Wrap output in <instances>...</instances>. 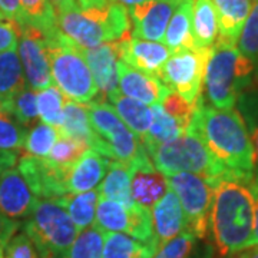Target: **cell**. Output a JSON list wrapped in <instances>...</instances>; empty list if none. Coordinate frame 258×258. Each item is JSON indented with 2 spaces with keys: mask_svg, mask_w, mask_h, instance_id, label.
I'll return each instance as SVG.
<instances>
[{
  "mask_svg": "<svg viewBox=\"0 0 258 258\" xmlns=\"http://www.w3.org/2000/svg\"><path fill=\"white\" fill-rule=\"evenodd\" d=\"M188 128L194 129L235 179L252 184L255 155L248 128L238 109H217L204 102L195 105Z\"/></svg>",
  "mask_w": 258,
  "mask_h": 258,
  "instance_id": "cell-1",
  "label": "cell"
},
{
  "mask_svg": "<svg viewBox=\"0 0 258 258\" xmlns=\"http://www.w3.org/2000/svg\"><path fill=\"white\" fill-rule=\"evenodd\" d=\"M255 195L251 185L238 179H222L214 186L210 228L222 257L251 247L254 232Z\"/></svg>",
  "mask_w": 258,
  "mask_h": 258,
  "instance_id": "cell-2",
  "label": "cell"
},
{
  "mask_svg": "<svg viewBox=\"0 0 258 258\" xmlns=\"http://www.w3.org/2000/svg\"><path fill=\"white\" fill-rule=\"evenodd\" d=\"M255 66L237 45L215 42L205 68L204 91L207 101L217 109H234L251 85Z\"/></svg>",
  "mask_w": 258,
  "mask_h": 258,
  "instance_id": "cell-3",
  "label": "cell"
},
{
  "mask_svg": "<svg viewBox=\"0 0 258 258\" xmlns=\"http://www.w3.org/2000/svg\"><path fill=\"white\" fill-rule=\"evenodd\" d=\"M145 149L152 164L165 176L188 172L201 176L212 186L227 178L235 179L191 128L171 142Z\"/></svg>",
  "mask_w": 258,
  "mask_h": 258,
  "instance_id": "cell-4",
  "label": "cell"
},
{
  "mask_svg": "<svg viewBox=\"0 0 258 258\" xmlns=\"http://www.w3.org/2000/svg\"><path fill=\"white\" fill-rule=\"evenodd\" d=\"M57 16V28L81 47L118 42L131 33L128 9L112 0L102 8L75 10Z\"/></svg>",
  "mask_w": 258,
  "mask_h": 258,
  "instance_id": "cell-5",
  "label": "cell"
},
{
  "mask_svg": "<svg viewBox=\"0 0 258 258\" xmlns=\"http://www.w3.org/2000/svg\"><path fill=\"white\" fill-rule=\"evenodd\" d=\"M47 37L50 75L63 95L71 101L86 105L98 95V88L89 64L78 46L60 30Z\"/></svg>",
  "mask_w": 258,
  "mask_h": 258,
  "instance_id": "cell-6",
  "label": "cell"
},
{
  "mask_svg": "<svg viewBox=\"0 0 258 258\" xmlns=\"http://www.w3.org/2000/svg\"><path fill=\"white\" fill-rule=\"evenodd\" d=\"M86 109L95 134L93 151L128 166L149 157L142 141L125 125L111 103L93 99L86 103Z\"/></svg>",
  "mask_w": 258,
  "mask_h": 258,
  "instance_id": "cell-7",
  "label": "cell"
},
{
  "mask_svg": "<svg viewBox=\"0 0 258 258\" xmlns=\"http://www.w3.org/2000/svg\"><path fill=\"white\" fill-rule=\"evenodd\" d=\"M22 231L33 241L42 258L59 257L81 232L66 210L55 200H39L23 222Z\"/></svg>",
  "mask_w": 258,
  "mask_h": 258,
  "instance_id": "cell-8",
  "label": "cell"
},
{
  "mask_svg": "<svg viewBox=\"0 0 258 258\" xmlns=\"http://www.w3.org/2000/svg\"><path fill=\"white\" fill-rule=\"evenodd\" d=\"M169 188L176 194L185 217V231L195 238H205L210 228L214 186L204 178L188 172L166 176Z\"/></svg>",
  "mask_w": 258,
  "mask_h": 258,
  "instance_id": "cell-9",
  "label": "cell"
},
{
  "mask_svg": "<svg viewBox=\"0 0 258 258\" xmlns=\"http://www.w3.org/2000/svg\"><path fill=\"white\" fill-rule=\"evenodd\" d=\"M211 49H185L169 56L159 81L182 99L197 105L201 98L205 68Z\"/></svg>",
  "mask_w": 258,
  "mask_h": 258,
  "instance_id": "cell-10",
  "label": "cell"
},
{
  "mask_svg": "<svg viewBox=\"0 0 258 258\" xmlns=\"http://www.w3.org/2000/svg\"><path fill=\"white\" fill-rule=\"evenodd\" d=\"M95 225L103 232H120L144 242H155L151 210L139 205L125 207L106 198L99 200ZM158 247V245H157Z\"/></svg>",
  "mask_w": 258,
  "mask_h": 258,
  "instance_id": "cell-11",
  "label": "cell"
},
{
  "mask_svg": "<svg viewBox=\"0 0 258 258\" xmlns=\"http://www.w3.org/2000/svg\"><path fill=\"white\" fill-rule=\"evenodd\" d=\"M18 47L26 82L35 91H40L50 86L52 75L47 53L46 35L30 25L22 26Z\"/></svg>",
  "mask_w": 258,
  "mask_h": 258,
  "instance_id": "cell-12",
  "label": "cell"
},
{
  "mask_svg": "<svg viewBox=\"0 0 258 258\" xmlns=\"http://www.w3.org/2000/svg\"><path fill=\"white\" fill-rule=\"evenodd\" d=\"M181 0H147L128 8L131 35L138 39L164 43L168 23Z\"/></svg>",
  "mask_w": 258,
  "mask_h": 258,
  "instance_id": "cell-13",
  "label": "cell"
},
{
  "mask_svg": "<svg viewBox=\"0 0 258 258\" xmlns=\"http://www.w3.org/2000/svg\"><path fill=\"white\" fill-rule=\"evenodd\" d=\"M18 169L37 200H55L66 195V172L53 166L46 158L22 154L18 158Z\"/></svg>",
  "mask_w": 258,
  "mask_h": 258,
  "instance_id": "cell-14",
  "label": "cell"
},
{
  "mask_svg": "<svg viewBox=\"0 0 258 258\" xmlns=\"http://www.w3.org/2000/svg\"><path fill=\"white\" fill-rule=\"evenodd\" d=\"M82 53L89 64V69L98 88V101L108 102L113 95L119 93V40L103 43L95 47H82Z\"/></svg>",
  "mask_w": 258,
  "mask_h": 258,
  "instance_id": "cell-15",
  "label": "cell"
},
{
  "mask_svg": "<svg viewBox=\"0 0 258 258\" xmlns=\"http://www.w3.org/2000/svg\"><path fill=\"white\" fill-rule=\"evenodd\" d=\"M39 201L18 168L0 174V212L10 220H26Z\"/></svg>",
  "mask_w": 258,
  "mask_h": 258,
  "instance_id": "cell-16",
  "label": "cell"
},
{
  "mask_svg": "<svg viewBox=\"0 0 258 258\" xmlns=\"http://www.w3.org/2000/svg\"><path fill=\"white\" fill-rule=\"evenodd\" d=\"M172 52L161 42H151L134 37L131 33L119 40L120 60L129 66L147 72L159 79L161 71Z\"/></svg>",
  "mask_w": 258,
  "mask_h": 258,
  "instance_id": "cell-17",
  "label": "cell"
},
{
  "mask_svg": "<svg viewBox=\"0 0 258 258\" xmlns=\"http://www.w3.org/2000/svg\"><path fill=\"white\" fill-rule=\"evenodd\" d=\"M118 86L122 95L148 106L161 103L171 92L158 78L138 71L122 60L118 63Z\"/></svg>",
  "mask_w": 258,
  "mask_h": 258,
  "instance_id": "cell-18",
  "label": "cell"
},
{
  "mask_svg": "<svg viewBox=\"0 0 258 258\" xmlns=\"http://www.w3.org/2000/svg\"><path fill=\"white\" fill-rule=\"evenodd\" d=\"M169 191L166 176L148 157L131 166V195L134 203L151 210Z\"/></svg>",
  "mask_w": 258,
  "mask_h": 258,
  "instance_id": "cell-19",
  "label": "cell"
},
{
  "mask_svg": "<svg viewBox=\"0 0 258 258\" xmlns=\"http://www.w3.org/2000/svg\"><path fill=\"white\" fill-rule=\"evenodd\" d=\"M111 159L93 149H86L83 155L66 172L64 186L68 194H81L98 188L106 175Z\"/></svg>",
  "mask_w": 258,
  "mask_h": 258,
  "instance_id": "cell-20",
  "label": "cell"
},
{
  "mask_svg": "<svg viewBox=\"0 0 258 258\" xmlns=\"http://www.w3.org/2000/svg\"><path fill=\"white\" fill-rule=\"evenodd\" d=\"M154 238L158 248L185 231V217L176 194L169 191L151 210Z\"/></svg>",
  "mask_w": 258,
  "mask_h": 258,
  "instance_id": "cell-21",
  "label": "cell"
},
{
  "mask_svg": "<svg viewBox=\"0 0 258 258\" xmlns=\"http://www.w3.org/2000/svg\"><path fill=\"white\" fill-rule=\"evenodd\" d=\"M212 3L218 19L217 42L237 45L252 9V0H212Z\"/></svg>",
  "mask_w": 258,
  "mask_h": 258,
  "instance_id": "cell-22",
  "label": "cell"
},
{
  "mask_svg": "<svg viewBox=\"0 0 258 258\" xmlns=\"http://www.w3.org/2000/svg\"><path fill=\"white\" fill-rule=\"evenodd\" d=\"M192 6L194 0H181L168 23L164 45L169 47L172 53L197 49L192 36Z\"/></svg>",
  "mask_w": 258,
  "mask_h": 258,
  "instance_id": "cell-23",
  "label": "cell"
},
{
  "mask_svg": "<svg viewBox=\"0 0 258 258\" xmlns=\"http://www.w3.org/2000/svg\"><path fill=\"white\" fill-rule=\"evenodd\" d=\"M113 109L119 115V118L141 141L147 137L148 131L152 123V109L142 102L135 101L122 93L113 95L108 101Z\"/></svg>",
  "mask_w": 258,
  "mask_h": 258,
  "instance_id": "cell-24",
  "label": "cell"
},
{
  "mask_svg": "<svg viewBox=\"0 0 258 258\" xmlns=\"http://www.w3.org/2000/svg\"><path fill=\"white\" fill-rule=\"evenodd\" d=\"M57 131L60 137L76 139L93 149L95 134L91 126L86 105L68 99L64 103L63 113H62V122Z\"/></svg>",
  "mask_w": 258,
  "mask_h": 258,
  "instance_id": "cell-25",
  "label": "cell"
},
{
  "mask_svg": "<svg viewBox=\"0 0 258 258\" xmlns=\"http://www.w3.org/2000/svg\"><path fill=\"white\" fill-rule=\"evenodd\" d=\"M28 85L18 49L0 53V111H6L12 98Z\"/></svg>",
  "mask_w": 258,
  "mask_h": 258,
  "instance_id": "cell-26",
  "label": "cell"
},
{
  "mask_svg": "<svg viewBox=\"0 0 258 258\" xmlns=\"http://www.w3.org/2000/svg\"><path fill=\"white\" fill-rule=\"evenodd\" d=\"M99 200H101V194L98 188L81 194H66L59 198H55L56 203L62 205L69 214L71 220L74 221L79 231L95 224Z\"/></svg>",
  "mask_w": 258,
  "mask_h": 258,
  "instance_id": "cell-27",
  "label": "cell"
},
{
  "mask_svg": "<svg viewBox=\"0 0 258 258\" xmlns=\"http://www.w3.org/2000/svg\"><path fill=\"white\" fill-rule=\"evenodd\" d=\"M192 36L197 49H211L218 39V19L212 0H194Z\"/></svg>",
  "mask_w": 258,
  "mask_h": 258,
  "instance_id": "cell-28",
  "label": "cell"
},
{
  "mask_svg": "<svg viewBox=\"0 0 258 258\" xmlns=\"http://www.w3.org/2000/svg\"><path fill=\"white\" fill-rule=\"evenodd\" d=\"M157 244L144 242L120 232H103L102 258H152Z\"/></svg>",
  "mask_w": 258,
  "mask_h": 258,
  "instance_id": "cell-29",
  "label": "cell"
},
{
  "mask_svg": "<svg viewBox=\"0 0 258 258\" xmlns=\"http://www.w3.org/2000/svg\"><path fill=\"white\" fill-rule=\"evenodd\" d=\"M102 198L123 204L125 207H134L131 195V166L118 161L109 162L106 175L98 186Z\"/></svg>",
  "mask_w": 258,
  "mask_h": 258,
  "instance_id": "cell-30",
  "label": "cell"
},
{
  "mask_svg": "<svg viewBox=\"0 0 258 258\" xmlns=\"http://www.w3.org/2000/svg\"><path fill=\"white\" fill-rule=\"evenodd\" d=\"M151 109H152V123L148 131L147 137L142 141L145 148L158 147L166 142H171L178 137H181L188 129L179 120L168 115L161 106V103L152 105Z\"/></svg>",
  "mask_w": 258,
  "mask_h": 258,
  "instance_id": "cell-31",
  "label": "cell"
},
{
  "mask_svg": "<svg viewBox=\"0 0 258 258\" xmlns=\"http://www.w3.org/2000/svg\"><path fill=\"white\" fill-rule=\"evenodd\" d=\"M238 111H240L242 119L248 128L251 142L254 147V155H255V169H254V181L251 184L252 192L258 197V88L247 89L238 99Z\"/></svg>",
  "mask_w": 258,
  "mask_h": 258,
  "instance_id": "cell-32",
  "label": "cell"
},
{
  "mask_svg": "<svg viewBox=\"0 0 258 258\" xmlns=\"http://www.w3.org/2000/svg\"><path fill=\"white\" fill-rule=\"evenodd\" d=\"M66 101L68 98L55 85H50L45 89L36 91L37 112H39L40 120L50 126H55L56 129L59 128L62 122V113H63Z\"/></svg>",
  "mask_w": 258,
  "mask_h": 258,
  "instance_id": "cell-33",
  "label": "cell"
},
{
  "mask_svg": "<svg viewBox=\"0 0 258 258\" xmlns=\"http://www.w3.org/2000/svg\"><path fill=\"white\" fill-rule=\"evenodd\" d=\"M103 231L95 224L82 230L72 245L56 258H102Z\"/></svg>",
  "mask_w": 258,
  "mask_h": 258,
  "instance_id": "cell-34",
  "label": "cell"
},
{
  "mask_svg": "<svg viewBox=\"0 0 258 258\" xmlns=\"http://www.w3.org/2000/svg\"><path fill=\"white\" fill-rule=\"evenodd\" d=\"M6 112H9L23 128L30 129L32 126H35L39 122L36 91L28 83L20 92L12 98V101L6 108Z\"/></svg>",
  "mask_w": 258,
  "mask_h": 258,
  "instance_id": "cell-35",
  "label": "cell"
},
{
  "mask_svg": "<svg viewBox=\"0 0 258 258\" xmlns=\"http://www.w3.org/2000/svg\"><path fill=\"white\" fill-rule=\"evenodd\" d=\"M59 137H60L59 131L55 126H50L45 122L39 120L35 126L28 129L22 151L26 155L45 158L57 142Z\"/></svg>",
  "mask_w": 258,
  "mask_h": 258,
  "instance_id": "cell-36",
  "label": "cell"
},
{
  "mask_svg": "<svg viewBox=\"0 0 258 258\" xmlns=\"http://www.w3.org/2000/svg\"><path fill=\"white\" fill-rule=\"evenodd\" d=\"M28 25L42 30L46 36L59 30L57 16L49 0H22Z\"/></svg>",
  "mask_w": 258,
  "mask_h": 258,
  "instance_id": "cell-37",
  "label": "cell"
},
{
  "mask_svg": "<svg viewBox=\"0 0 258 258\" xmlns=\"http://www.w3.org/2000/svg\"><path fill=\"white\" fill-rule=\"evenodd\" d=\"M86 149H89V147L85 145L83 142H79L72 138H66V137H59L57 142L50 149L47 157L45 158L53 166L66 171L82 157Z\"/></svg>",
  "mask_w": 258,
  "mask_h": 258,
  "instance_id": "cell-38",
  "label": "cell"
},
{
  "mask_svg": "<svg viewBox=\"0 0 258 258\" xmlns=\"http://www.w3.org/2000/svg\"><path fill=\"white\" fill-rule=\"evenodd\" d=\"M28 129L23 128L9 112L0 111V151H22Z\"/></svg>",
  "mask_w": 258,
  "mask_h": 258,
  "instance_id": "cell-39",
  "label": "cell"
},
{
  "mask_svg": "<svg viewBox=\"0 0 258 258\" xmlns=\"http://www.w3.org/2000/svg\"><path fill=\"white\" fill-rule=\"evenodd\" d=\"M237 43L241 53L251 59L254 66L258 68V2L252 5L251 13L242 28Z\"/></svg>",
  "mask_w": 258,
  "mask_h": 258,
  "instance_id": "cell-40",
  "label": "cell"
},
{
  "mask_svg": "<svg viewBox=\"0 0 258 258\" xmlns=\"http://www.w3.org/2000/svg\"><path fill=\"white\" fill-rule=\"evenodd\" d=\"M195 237L191 232L184 231L178 237L161 245L152 258H188L195 245Z\"/></svg>",
  "mask_w": 258,
  "mask_h": 258,
  "instance_id": "cell-41",
  "label": "cell"
},
{
  "mask_svg": "<svg viewBox=\"0 0 258 258\" xmlns=\"http://www.w3.org/2000/svg\"><path fill=\"white\" fill-rule=\"evenodd\" d=\"M161 106L164 108V111L168 115H171L172 118L179 120L186 128L189 126L191 119H192L194 111H195V105H191L189 102L182 99L178 93L171 91L165 96V99L161 102Z\"/></svg>",
  "mask_w": 258,
  "mask_h": 258,
  "instance_id": "cell-42",
  "label": "cell"
},
{
  "mask_svg": "<svg viewBox=\"0 0 258 258\" xmlns=\"http://www.w3.org/2000/svg\"><path fill=\"white\" fill-rule=\"evenodd\" d=\"M3 258H42L36 245L28 235L22 231L20 234H15L10 241L5 245Z\"/></svg>",
  "mask_w": 258,
  "mask_h": 258,
  "instance_id": "cell-43",
  "label": "cell"
},
{
  "mask_svg": "<svg viewBox=\"0 0 258 258\" xmlns=\"http://www.w3.org/2000/svg\"><path fill=\"white\" fill-rule=\"evenodd\" d=\"M22 33V26L13 20H2L0 22V53L8 50H16L19 39Z\"/></svg>",
  "mask_w": 258,
  "mask_h": 258,
  "instance_id": "cell-44",
  "label": "cell"
},
{
  "mask_svg": "<svg viewBox=\"0 0 258 258\" xmlns=\"http://www.w3.org/2000/svg\"><path fill=\"white\" fill-rule=\"evenodd\" d=\"M0 12L3 13L5 18L16 22L20 26L28 25L22 0H0Z\"/></svg>",
  "mask_w": 258,
  "mask_h": 258,
  "instance_id": "cell-45",
  "label": "cell"
},
{
  "mask_svg": "<svg viewBox=\"0 0 258 258\" xmlns=\"http://www.w3.org/2000/svg\"><path fill=\"white\" fill-rule=\"evenodd\" d=\"M20 224L15 220H10L6 215L0 212V244L6 245L10 241V238L16 234Z\"/></svg>",
  "mask_w": 258,
  "mask_h": 258,
  "instance_id": "cell-46",
  "label": "cell"
},
{
  "mask_svg": "<svg viewBox=\"0 0 258 258\" xmlns=\"http://www.w3.org/2000/svg\"><path fill=\"white\" fill-rule=\"evenodd\" d=\"M49 3H50L52 8L55 9L56 15L79 10L76 0H49Z\"/></svg>",
  "mask_w": 258,
  "mask_h": 258,
  "instance_id": "cell-47",
  "label": "cell"
},
{
  "mask_svg": "<svg viewBox=\"0 0 258 258\" xmlns=\"http://www.w3.org/2000/svg\"><path fill=\"white\" fill-rule=\"evenodd\" d=\"M18 154L12 151H0V174L18 164Z\"/></svg>",
  "mask_w": 258,
  "mask_h": 258,
  "instance_id": "cell-48",
  "label": "cell"
},
{
  "mask_svg": "<svg viewBox=\"0 0 258 258\" xmlns=\"http://www.w3.org/2000/svg\"><path fill=\"white\" fill-rule=\"evenodd\" d=\"M112 0H76L78 8L81 10L92 9V8H102L105 5H108Z\"/></svg>",
  "mask_w": 258,
  "mask_h": 258,
  "instance_id": "cell-49",
  "label": "cell"
},
{
  "mask_svg": "<svg viewBox=\"0 0 258 258\" xmlns=\"http://www.w3.org/2000/svg\"><path fill=\"white\" fill-rule=\"evenodd\" d=\"M251 247H258V197L255 198V212H254V232H252Z\"/></svg>",
  "mask_w": 258,
  "mask_h": 258,
  "instance_id": "cell-50",
  "label": "cell"
},
{
  "mask_svg": "<svg viewBox=\"0 0 258 258\" xmlns=\"http://www.w3.org/2000/svg\"><path fill=\"white\" fill-rule=\"evenodd\" d=\"M238 258H258V247H249L241 251V255Z\"/></svg>",
  "mask_w": 258,
  "mask_h": 258,
  "instance_id": "cell-51",
  "label": "cell"
},
{
  "mask_svg": "<svg viewBox=\"0 0 258 258\" xmlns=\"http://www.w3.org/2000/svg\"><path fill=\"white\" fill-rule=\"evenodd\" d=\"M115 2H118V3H120L122 6H125V8L128 9V8H132V6H135V5L144 3V2H147V0H115Z\"/></svg>",
  "mask_w": 258,
  "mask_h": 258,
  "instance_id": "cell-52",
  "label": "cell"
},
{
  "mask_svg": "<svg viewBox=\"0 0 258 258\" xmlns=\"http://www.w3.org/2000/svg\"><path fill=\"white\" fill-rule=\"evenodd\" d=\"M3 254H5V245L0 244V258H3Z\"/></svg>",
  "mask_w": 258,
  "mask_h": 258,
  "instance_id": "cell-53",
  "label": "cell"
},
{
  "mask_svg": "<svg viewBox=\"0 0 258 258\" xmlns=\"http://www.w3.org/2000/svg\"><path fill=\"white\" fill-rule=\"evenodd\" d=\"M5 16H3V13H2V12H0V22H2V20H5Z\"/></svg>",
  "mask_w": 258,
  "mask_h": 258,
  "instance_id": "cell-54",
  "label": "cell"
},
{
  "mask_svg": "<svg viewBox=\"0 0 258 258\" xmlns=\"http://www.w3.org/2000/svg\"><path fill=\"white\" fill-rule=\"evenodd\" d=\"M255 2H258V0H255Z\"/></svg>",
  "mask_w": 258,
  "mask_h": 258,
  "instance_id": "cell-55",
  "label": "cell"
}]
</instances>
